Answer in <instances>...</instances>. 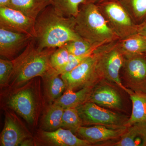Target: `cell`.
I'll return each instance as SVG.
<instances>
[{"label": "cell", "mask_w": 146, "mask_h": 146, "mask_svg": "<svg viewBox=\"0 0 146 146\" xmlns=\"http://www.w3.org/2000/svg\"><path fill=\"white\" fill-rule=\"evenodd\" d=\"M42 137L53 145L59 146H90L89 142L79 138L71 131L60 127L53 131H43Z\"/></svg>", "instance_id": "obj_14"}, {"label": "cell", "mask_w": 146, "mask_h": 146, "mask_svg": "<svg viewBox=\"0 0 146 146\" xmlns=\"http://www.w3.org/2000/svg\"><path fill=\"white\" fill-rule=\"evenodd\" d=\"M75 18L76 32L91 45L105 44L120 39L96 4L89 2L82 4Z\"/></svg>", "instance_id": "obj_3"}, {"label": "cell", "mask_w": 146, "mask_h": 146, "mask_svg": "<svg viewBox=\"0 0 146 146\" xmlns=\"http://www.w3.org/2000/svg\"><path fill=\"white\" fill-rule=\"evenodd\" d=\"M82 126L103 125L120 128L127 126L129 118L105 109L91 102H86L76 108Z\"/></svg>", "instance_id": "obj_6"}, {"label": "cell", "mask_w": 146, "mask_h": 146, "mask_svg": "<svg viewBox=\"0 0 146 146\" xmlns=\"http://www.w3.org/2000/svg\"><path fill=\"white\" fill-rule=\"evenodd\" d=\"M132 20L137 25L146 18V0H119Z\"/></svg>", "instance_id": "obj_23"}, {"label": "cell", "mask_w": 146, "mask_h": 146, "mask_svg": "<svg viewBox=\"0 0 146 146\" xmlns=\"http://www.w3.org/2000/svg\"><path fill=\"white\" fill-rule=\"evenodd\" d=\"M108 1H109V0H87V1L89 2L94 3L96 4H98Z\"/></svg>", "instance_id": "obj_33"}, {"label": "cell", "mask_w": 146, "mask_h": 146, "mask_svg": "<svg viewBox=\"0 0 146 146\" xmlns=\"http://www.w3.org/2000/svg\"><path fill=\"white\" fill-rule=\"evenodd\" d=\"M112 146H146V123L129 126L119 141L112 144Z\"/></svg>", "instance_id": "obj_16"}, {"label": "cell", "mask_w": 146, "mask_h": 146, "mask_svg": "<svg viewBox=\"0 0 146 146\" xmlns=\"http://www.w3.org/2000/svg\"><path fill=\"white\" fill-rule=\"evenodd\" d=\"M64 110L54 104L48 108L43 121V126L45 131H53L61 127Z\"/></svg>", "instance_id": "obj_22"}, {"label": "cell", "mask_w": 146, "mask_h": 146, "mask_svg": "<svg viewBox=\"0 0 146 146\" xmlns=\"http://www.w3.org/2000/svg\"><path fill=\"white\" fill-rule=\"evenodd\" d=\"M127 126L120 128L110 127L103 125L91 127L82 126L76 135L79 138L93 144L120 138L126 130Z\"/></svg>", "instance_id": "obj_12"}, {"label": "cell", "mask_w": 146, "mask_h": 146, "mask_svg": "<svg viewBox=\"0 0 146 146\" xmlns=\"http://www.w3.org/2000/svg\"><path fill=\"white\" fill-rule=\"evenodd\" d=\"M7 104L29 123H32L35 119L36 104L32 91L23 89L9 98Z\"/></svg>", "instance_id": "obj_13"}, {"label": "cell", "mask_w": 146, "mask_h": 146, "mask_svg": "<svg viewBox=\"0 0 146 146\" xmlns=\"http://www.w3.org/2000/svg\"><path fill=\"white\" fill-rule=\"evenodd\" d=\"M104 44L92 45L82 38L70 41L63 45L70 54L78 56L86 54Z\"/></svg>", "instance_id": "obj_26"}, {"label": "cell", "mask_w": 146, "mask_h": 146, "mask_svg": "<svg viewBox=\"0 0 146 146\" xmlns=\"http://www.w3.org/2000/svg\"><path fill=\"white\" fill-rule=\"evenodd\" d=\"M117 42L124 56L146 52V38L137 33L124 39H119Z\"/></svg>", "instance_id": "obj_20"}, {"label": "cell", "mask_w": 146, "mask_h": 146, "mask_svg": "<svg viewBox=\"0 0 146 146\" xmlns=\"http://www.w3.org/2000/svg\"><path fill=\"white\" fill-rule=\"evenodd\" d=\"M117 41L102 45L95 50L97 55V72L101 79L115 83L130 95L133 92L126 88L121 80L120 73L125 56Z\"/></svg>", "instance_id": "obj_4"}, {"label": "cell", "mask_w": 146, "mask_h": 146, "mask_svg": "<svg viewBox=\"0 0 146 146\" xmlns=\"http://www.w3.org/2000/svg\"><path fill=\"white\" fill-rule=\"evenodd\" d=\"M35 20L18 10L9 7H0V27L34 37Z\"/></svg>", "instance_id": "obj_9"}, {"label": "cell", "mask_w": 146, "mask_h": 146, "mask_svg": "<svg viewBox=\"0 0 146 146\" xmlns=\"http://www.w3.org/2000/svg\"><path fill=\"white\" fill-rule=\"evenodd\" d=\"M75 26V17L63 16L52 6H48L35 20L34 38L37 48L40 50L57 48L80 39Z\"/></svg>", "instance_id": "obj_1"}, {"label": "cell", "mask_w": 146, "mask_h": 146, "mask_svg": "<svg viewBox=\"0 0 146 146\" xmlns=\"http://www.w3.org/2000/svg\"><path fill=\"white\" fill-rule=\"evenodd\" d=\"M82 126V121L76 108L64 110L61 127L69 129L76 134L78 129Z\"/></svg>", "instance_id": "obj_25"}, {"label": "cell", "mask_w": 146, "mask_h": 146, "mask_svg": "<svg viewBox=\"0 0 146 146\" xmlns=\"http://www.w3.org/2000/svg\"><path fill=\"white\" fill-rule=\"evenodd\" d=\"M45 82V91L47 97L51 101H55L64 93L66 85L60 75L52 68L42 77Z\"/></svg>", "instance_id": "obj_19"}, {"label": "cell", "mask_w": 146, "mask_h": 146, "mask_svg": "<svg viewBox=\"0 0 146 146\" xmlns=\"http://www.w3.org/2000/svg\"><path fill=\"white\" fill-rule=\"evenodd\" d=\"M129 96L132 102V110L127 125L146 123V93L133 92Z\"/></svg>", "instance_id": "obj_21"}, {"label": "cell", "mask_w": 146, "mask_h": 146, "mask_svg": "<svg viewBox=\"0 0 146 146\" xmlns=\"http://www.w3.org/2000/svg\"><path fill=\"white\" fill-rule=\"evenodd\" d=\"M97 55L94 53L72 70L60 75L66 85V89L73 91L85 86L95 85L101 80L97 72Z\"/></svg>", "instance_id": "obj_7"}, {"label": "cell", "mask_w": 146, "mask_h": 146, "mask_svg": "<svg viewBox=\"0 0 146 146\" xmlns=\"http://www.w3.org/2000/svg\"><path fill=\"white\" fill-rule=\"evenodd\" d=\"M50 5V0H10L8 7L19 11L36 20L42 11Z\"/></svg>", "instance_id": "obj_18"}, {"label": "cell", "mask_w": 146, "mask_h": 146, "mask_svg": "<svg viewBox=\"0 0 146 146\" xmlns=\"http://www.w3.org/2000/svg\"><path fill=\"white\" fill-rule=\"evenodd\" d=\"M95 85L85 86L76 91L66 89L59 98L54 101V104L64 109L76 108L87 102Z\"/></svg>", "instance_id": "obj_17"}, {"label": "cell", "mask_w": 146, "mask_h": 146, "mask_svg": "<svg viewBox=\"0 0 146 146\" xmlns=\"http://www.w3.org/2000/svg\"><path fill=\"white\" fill-rule=\"evenodd\" d=\"M95 50H96L90 52L86 54L78 56H76L70 54V58L68 63L60 70L56 71L57 72V74L60 75L70 72L79 65L87 58L93 54Z\"/></svg>", "instance_id": "obj_29"}, {"label": "cell", "mask_w": 146, "mask_h": 146, "mask_svg": "<svg viewBox=\"0 0 146 146\" xmlns=\"http://www.w3.org/2000/svg\"><path fill=\"white\" fill-rule=\"evenodd\" d=\"M124 56L121 70L125 87L134 93H146V54Z\"/></svg>", "instance_id": "obj_8"}, {"label": "cell", "mask_w": 146, "mask_h": 146, "mask_svg": "<svg viewBox=\"0 0 146 146\" xmlns=\"http://www.w3.org/2000/svg\"><path fill=\"white\" fill-rule=\"evenodd\" d=\"M51 5L56 11L66 17H76L82 4L87 0H50Z\"/></svg>", "instance_id": "obj_24"}, {"label": "cell", "mask_w": 146, "mask_h": 146, "mask_svg": "<svg viewBox=\"0 0 146 146\" xmlns=\"http://www.w3.org/2000/svg\"><path fill=\"white\" fill-rule=\"evenodd\" d=\"M27 138L26 134L15 119L10 115H7L0 137L1 146L21 145Z\"/></svg>", "instance_id": "obj_15"}, {"label": "cell", "mask_w": 146, "mask_h": 146, "mask_svg": "<svg viewBox=\"0 0 146 146\" xmlns=\"http://www.w3.org/2000/svg\"><path fill=\"white\" fill-rule=\"evenodd\" d=\"M10 0H0V7H8Z\"/></svg>", "instance_id": "obj_31"}, {"label": "cell", "mask_w": 146, "mask_h": 146, "mask_svg": "<svg viewBox=\"0 0 146 146\" xmlns=\"http://www.w3.org/2000/svg\"><path fill=\"white\" fill-rule=\"evenodd\" d=\"M30 35L16 32L0 27V55L13 60L25 48L33 38Z\"/></svg>", "instance_id": "obj_10"}, {"label": "cell", "mask_w": 146, "mask_h": 146, "mask_svg": "<svg viewBox=\"0 0 146 146\" xmlns=\"http://www.w3.org/2000/svg\"><path fill=\"white\" fill-rule=\"evenodd\" d=\"M13 63L12 60L0 59V85L6 86L9 82L13 72Z\"/></svg>", "instance_id": "obj_28"}, {"label": "cell", "mask_w": 146, "mask_h": 146, "mask_svg": "<svg viewBox=\"0 0 146 146\" xmlns=\"http://www.w3.org/2000/svg\"><path fill=\"white\" fill-rule=\"evenodd\" d=\"M32 141L31 140L26 139L22 143L21 146H31L32 145Z\"/></svg>", "instance_id": "obj_32"}, {"label": "cell", "mask_w": 146, "mask_h": 146, "mask_svg": "<svg viewBox=\"0 0 146 146\" xmlns=\"http://www.w3.org/2000/svg\"><path fill=\"white\" fill-rule=\"evenodd\" d=\"M146 54V52L145 53Z\"/></svg>", "instance_id": "obj_34"}, {"label": "cell", "mask_w": 146, "mask_h": 146, "mask_svg": "<svg viewBox=\"0 0 146 146\" xmlns=\"http://www.w3.org/2000/svg\"><path fill=\"white\" fill-rule=\"evenodd\" d=\"M105 80H101L94 86L87 102L106 108L122 109V100L118 91Z\"/></svg>", "instance_id": "obj_11"}, {"label": "cell", "mask_w": 146, "mask_h": 146, "mask_svg": "<svg viewBox=\"0 0 146 146\" xmlns=\"http://www.w3.org/2000/svg\"><path fill=\"white\" fill-rule=\"evenodd\" d=\"M70 54L64 46L56 48L50 58L51 67L56 71L60 70L68 63Z\"/></svg>", "instance_id": "obj_27"}, {"label": "cell", "mask_w": 146, "mask_h": 146, "mask_svg": "<svg viewBox=\"0 0 146 146\" xmlns=\"http://www.w3.org/2000/svg\"><path fill=\"white\" fill-rule=\"evenodd\" d=\"M137 33L146 38V18L141 24L138 25Z\"/></svg>", "instance_id": "obj_30"}, {"label": "cell", "mask_w": 146, "mask_h": 146, "mask_svg": "<svg viewBox=\"0 0 146 146\" xmlns=\"http://www.w3.org/2000/svg\"><path fill=\"white\" fill-rule=\"evenodd\" d=\"M108 24L120 39L137 33L135 23L119 0H109L97 4Z\"/></svg>", "instance_id": "obj_5"}, {"label": "cell", "mask_w": 146, "mask_h": 146, "mask_svg": "<svg viewBox=\"0 0 146 146\" xmlns=\"http://www.w3.org/2000/svg\"><path fill=\"white\" fill-rule=\"evenodd\" d=\"M56 48L40 50L33 38L23 52L12 60L13 70L9 83L19 86L37 76L43 77L51 69L50 58Z\"/></svg>", "instance_id": "obj_2"}]
</instances>
